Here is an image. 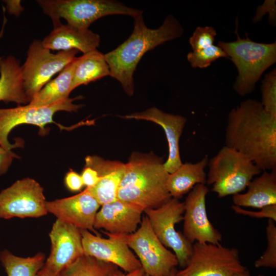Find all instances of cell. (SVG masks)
I'll list each match as a JSON object with an SVG mask.
<instances>
[{
    "mask_svg": "<svg viewBox=\"0 0 276 276\" xmlns=\"http://www.w3.org/2000/svg\"><path fill=\"white\" fill-rule=\"evenodd\" d=\"M225 144L262 171L276 169V117L266 112L261 102L243 101L228 113Z\"/></svg>",
    "mask_w": 276,
    "mask_h": 276,
    "instance_id": "1",
    "label": "cell"
},
{
    "mask_svg": "<svg viewBox=\"0 0 276 276\" xmlns=\"http://www.w3.org/2000/svg\"><path fill=\"white\" fill-rule=\"evenodd\" d=\"M133 30L129 37L113 50L104 54L110 76L118 81L124 91L133 95V74L142 57L147 52L166 41L180 37L183 29L173 15H168L157 29H150L143 15L133 18Z\"/></svg>",
    "mask_w": 276,
    "mask_h": 276,
    "instance_id": "2",
    "label": "cell"
},
{
    "mask_svg": "<svg viewBox=\"0 0 276 276\" xmlns=\"http://www.w3.org/2000/svg\"><path fill=\"white\" fill-rule=\"evenodd\" d=\"M164 159L153 153H132L126 164L117 199L136 204L144 210L156 208L172 198L167 186L169 173Z\"/></svg>",
    "mask_w": 276,
    "mask_h": 276,
    "instance_id": "3",
    "label": "cell"
},
{
    "mask_svg": "<svg viewBox=\"0 0 276 276\" xmlns=\"http://www.w3.org/2000/svg\"><path fill=\"white\" fill-rule=\"evenodd\" d=\"M237 39L232 42L219 41V46L236 65L238 76L233 85L241 96L252 93L262 74L276 61V43H259L246 35L241 38L236 30Z\"/></svg>",
    "mask_w": 276,
    "mask_h": 276,
    "instance_id": "4",
    "label": "cell"
},
{
    "mask_svg": "<svg viewBox=\"0 0 276 276\" xmlns=\"http://www.w3.org/2000/svg\"><path fill=\"white\" fill-rule=\"evenodd\" d=\"M206 182L219 198L241 193L262 171L239 151L226 146L209 159Z\"/></svg>",
    "mask_w": 276,
    "mask_h": 276,
    "instance_id": "5",
    "label": "cell"
},
{
    "mask_svg": "<svg viewBox=\"0 0 276 276\" xmlns=\"http://www.w3.org/2000/svg\"><path fill=\"white\" fill-rule=\"evenodd\" d=\"M43 12L52 20L54 27L64 18L67 24L80 29H88L97 19L110 15L135 17L143 15L141 10L111 0H38Z\"/></svg>",
    "mask_w": 276,
    "mask_h": 276,
    "instance_id": "6",
    "label": "cell"
},
{
    "mask_svg": "<svg viewBox=\"0 0 276 276\" xmlns=\"http://www.w3.org/2000/svg\"><path fill=\"white\" fill-rule=\"evenodd\" d=\"M123 238L137 257L144 272L149 276H170L178 265L175 255L159 240L145 215L137 229L123 235Z\"/></svg>",
    "mask_w": 276,
    "mask_h": 276,
    "instance_id": "7",
    "label": "cell"
},
{
    "mask_svg": "<svg viewBox=\"0 0 276 276\" xmlns=\"http://www.w3.org/2000/svg\"><path fill=\"white\" fill-rule=\"evenodd\" d=\"M238 250L221 243L193 244L192 254L187 265L175 276H235L245 270Z\"/></svg>",
    "mask_w": 276,
    "mask_h": 276,
    "instance_id": "8",
    "label": "cell"
},
{
    "mask_svg": "<svg viewBox=\"0 0 276 276\" xmlns=\"http://www.w3.org/2000/svg\"><path fill=\"white\" fill-rule=\"evenodd\" d=\"M77 50L59 51L57 53L44 47L41 40H34L21 66L26 93L30 100L56 73L61 72L76 57Z\"/></svg>",
    "mask_w": 276,
    "mask_h": 276,
    "instance_id": "9",
    "label": "cell"
},
{
    "mask_svg": "<svg viewBox=\"0 0 276 276\" xmlns=\"http://www.w3.org/2000/svg\"><path fill=\"white\" fill-rule=\"evenodd\" d=\"M184 211V202L174 198L158 208L144 211L157 238L165 247L173 250L178 265L182 268L189 262L193 250V244L175 228L182 221Z\"/></svg>",
    "mask_w": 276,
    "mask_h": 276,
    "instance_id": "10",
    "label": "cell"
},
{
    "mask_svg": "<svg viewBox=\"0 0 276 276\" xmlns=\"http://www.w3.org/2000/svg\"><path fill=\"white\" fill-rule=\"evenodd\" d=\"M80 97H68L44 106L35 107L27 104L14 108L0 109V145L9 150L19 147L20 141L11 144L8 140L9 134L14 127L21 124H31L44 131L47 124L54 122L53 118L56 112L59 111L76 112L80 109L82 105L74 103L75 100Z\"/></svg>",
    "mask_w": 276,
    "mask_h": 276,
    "instance_id": "11",
    "label": "cell"
},
{
    "mask_svg": "<svg viewBox=\"0 0 276 276\" xmlns=\"http://www.w3.org/2000/svg\"><path fill=\"white\" fill-rule=\"evenodd\" d=\"M43 188L35 179L17 180L0 192V218H38L47 215Z\"/></svg>",
    "mask_w": 276,
    "mask_h": 276,
    "instance_id": "12",
    "label": "cell"
},
{
    "mask_svg": "<svg viewBox=\"0 0 276 276\" xmlns=\"http://www.w3.org/2000/svg\"><path fill=\"white\" fill-rule=\"evenodd\" d=\"M209 192L204 184H198L186 198L183 215V233L192 244L220 243L221 233L210 222L206 212V196Z\"/></svg>",
    "mask_w": 276,
    "mask_h": 276,
    "instance_id": "13",
    "label": "cell"
},
{
    "mask_svg": "<svg viewBox=\"0 0 276 276\" xmlns=\"http://www.w3.org/2000/svg\"><path fill=\"white\" fill-rule=\"evenodd\" d=\"M80 231L84 255L112 264L126 273L142 268L137 258L124 241L123 235L103 232L108 237L103 238L86 229Z\"/></svg>",
    "mask_w": 276,
    "mask_h": 276,
    "instance_id": "14",
    "label": "cell"
},
{
    "mask_svg": "<svg viewBox=\"0 0 276 276\" xmlns=\"http://www.w3.org/2000/svg\"><path fill=\"white\" fill-rule=\"evenodd\" d=\"M50 254L43 267L56 274L84 255L82 236L79 228L57 219L49 233Z\"/></svg>",
    "mask_w": 276,
    "mask_h": 276,
    "instance_id": "15",
    "label": "cell"
},
{
    "mask_svg": "<svg viewBox=\"0 0 276 276\" xmlns=\"http://www.w3.org/2000/svg\"><path fill=\"white\" fill-rule=\"evenodd\" d=\"M100 204L87 188L71 197L46 202L48 213L79 229H86L100 236L94 227L96 215Z\"/></svg>",
    "mask_w": 276,
    "mask_h": 276,
    "instance_id": "16",
    "label": "cell"
},
{
    "mask_svg": "<svg viewBox=\"0 0 276 276\" xmlns=\"http://www.w3.org/2000/svg\"><path fill=\"white\" fill-rule=\"evenodd\" d=\"M101 206L95 216L94 228L116 235L134 233L141 222L144 211L136 204L118 199Z\"/></svg>",
    "mask_w": 276,
    "mask_h": 276,
    "instance_id": "17",
    "label": "cell"
},
{
    "mask_svg": "<svg viewBox=\"0 0 276 276\" xmlns=\"http://www.w3.org/2000/svg\"><path fill=\"white\" fill-rule=\"evenodd\" d=\"M123 118L151 121L161 126L165 132L169 149L168 158L164 163L166 170L171 173L182 164L179 140L187 122L185 117L167 113L153 107L142 112L127 114Z\"/></svg>",
    "mask_w": 276,
    "mask_h": 276,
    "instance_id": "18",
    "label": "cell"
},
{
    "mask_svg": "<svg viewBox=\"0 0 276 276\" xmlns=\"http://www.w3.org/2000/svg\"><path fill=\"white\" fill-rule=\"evenodd\" d=\"M85 164L97 172L98 182L93 187L86 188L100 205L117 200L119 187L125 172L126 164L105 159L97 155H88L85 158Z\"/></svg>",
    "mask_w": 276,
    "mask_h": 276,
    "instance_id": "19",
    "label": "cell"
},
{
    "mask_svg": "<svg viewBox=\"0 0 276 276\" xmlns=\"http://www.w3.org/2000/svg\"><path fill=\"white\" fill-rule=\"evenodd\" d=\"M41 42L50 50H77L84 54L97 50L100 45V37L89 29H80L60 23L54 27Z\"/></svg>",
    "mask_w": 276,
    "mask_h": 276,
    "instance_id": "20",
    "label": "cell"
},
{
    "mask_svg": "<svg viewBox=\"0 0 276 276\" xmlns=\"http://www.w3.org/2000/svg\"><path fill=\"white\" fill-rule=\"evenodd\" d=\"M247 188L246 192L233 195V205L261 209L276 204V169L262 171Z\"/></svg>",
    "mask_w": 276,
    "mask_h": 276,
    "instance_id": "21",
    "label": "cell"
},
{
    "mask_svg": "<svg viewBox=\"0 0 276 276\" xmlns=\"http://www.w3.org/2000/svg\"><path fill=\"white\" fill-rule=\"evenodd\" d=\"M26 93L21 66L12 55L2 58L0 64V101L12 102L18 106L30 102Z\"/></svg>",
    "mask_w": 276,
    "mask_h": 276,
    "instance_id": "22",
    "label": "cell"
},
{
    "mask_svg": "<svg viewBox=\"0 0 276 276\" xmlns=\"http://www.w3.org/2000/svg\"><path fill=\"white\" fill-rule=\"evenodd\" d=\"M209 158L205 155L198 162H186L182 164L174 172L169 173L167 186L172 198L179 199L189 193L198 184L206 182L205 169Z\"/></svg>",
    "mask_w": 276,
    "mask_h": 276,
    "instance_id": "23",
    "label": "cell"
},
{
    "mask_svg": "<svg viewBox=\"0 0 276 276\" xmlns=\"http://www.w3.org/2000/svg\"><path fill=\"white\" fill-rule=\"evenodd\" d=\"M77 61L78 57H76L56 78L48 82L28 104L35 107L44 106L68 98L72 91V78Z\"/></svg>",
    "mask_w": 276,
    "mask_h": 276,
    "instance_id": "24",
    "label": "cell"
},
{
    "mask_svg": "<svg viewBox=\"0 0 276 276\" xmlns=\"http://www.w3.org/2000/svg\"><path fill=\"white\" fill-rule=\"evenodd\" d=\"M107 76H110V71L104 54L97 49L91 51L78 57L73 73L71 90Z\"/></svg>",
    "mask_w": 276,
    "mask_h": 276,
    "instance_id": "25",
    "label": "cell"
},
{
    "mask_svg": "<svg viewBox=\"0 0 276 276\" xmlns=\"http://www.w3.org/2000/svg\"><path fill=\"white\" fill-rule=\"evenodd\" d=\"M45 261V255L42 252L24 258L15 256L7 249L0 252V262L7 276H36Z\"/></svg>",
    "mask_w": 276,
    "mask_h": 276,
    "instance_id": "26",
    "label": "cell"
},
{
    "mask_svg": "<svg viewBox=\"0 0 276 276\" xmlns=\"http://www.w3.org/2000/svg\"><path fill=\"white\" fill-rule=\"evenodd\" d=\"M118 267L94 257L83 255L64 268L59 276H112Z\"/></svg>",
    "mask_w": 276,
    "mask_h": 276,
    "instance_id": "27",
    "label": "cell"
},
{
    "mask_svg": "<svg viewBox=\"0 0 276 276\" xmlns=\"http://www.w3.org/2000/svg\"><path fill=\"white\" fill-rule=\"evenodd\" d=\"M267 245L262 256L255 262L256 268H276V225L275 221L268 219L266 227Z\"/></svg>",
    "mask_w": 276,
    "mask_h": 276,
    "instance_id": "28",
    "label": "cell"
},
{
    "mask_svg": "<svg viewBox=\"0 0 276 276\" xmlns=\"http://www.w3.org/2000/svg\"><path fill=\"white\" fill-rule=\"evenodd\" d=\"M187 57L192 67L203 68L217 59L227 58V56L219 46L213 44L199 51L190 52Z\"/></svg>",
    "mask_w": 276,
    "mask_h": 276,
    "instance_id": "29",
    "label": "cell"
},
{
    "mask_svg": "<svg viewBox=\"0 0 276 276\" xmlns=\"http://www.w3.org/2000/svg\"><path fill=\"white\" fill-rule=\"evenodd\" d=\"M262 101L265 111L276 117V71L273 69L267 74L262 82Z\"/></svg>",
    "mask_w": 276,
    "mask_h": 276,
    "instance_id": "30",
    "label": "cell"
},
{
    "mask_svg": "<svg viewBox=\"0 0 276 276\" xmlns=\"http://www.w3.org/2000/svg\"><path fill=\"white\" fill-rule=\"evenodd\" d=\"M216 35V30L212 27H197L189 39L193 51H199L213 45Z\"/></svg>",
    "mask_w": 276,
    "mask_h": 276,
    "instance_id": "31",
    "label": "cell"
},
{
    "mask_svg": "<svg viewBox=\"0 0 276 276\" xmlns=\"http://www.w3.org/2000/svg\"><path fill=\"white\" fill-rule=\"evenodd\" d=\"M231 208L238 214L257 218H267L276 221V204L265 206L257 212L247 210L235 205H233Z\"/></svg>",
    "mask_w": 276,
    "mask_h": 276,
    "instance_id": "32",
    "label": "cell"
},
{
    "mask_svg": "<svg viewBox=\"0 0 276 276\" xmlns=\"http://www.w3.org/2000/svg\"><path fill=\"white\" fill-rule=\"evenodd\" d=\"M275 1H265L262 6L258 7L253 21L256 22L260 20L262 17L267 13H269V20L271 23L275 20Z\"/></svg>",
    "mask_w": 276,
    "mask_h": 276,
    "instance_id": "33",
    "label": "cell"
},
{
    "mask_svg": "<svg viewBox=\"0 0 276 276\" xmlns=\"http://www.w3.org/2000/svg\"><path fill=\"white\" fill-rule=\"evenodd\" d=\"M64 182L66 188L72 192L79 191L84 186L81 175L73 170L66 173Z\"/></svg>",
    "mask_w": 276,
    "mask_h": 276,
    "instance_id": "34",
    "label": "cell"
},
{
    "mask_svg": "<svg viewBox=\"0 0 276 276\" xmlns=\"http://www.w3.org/2000/svg\"><path fill=\"white\" fill-rule=\"evenodd\" d=\"M18 158L11 150L5 149L0 145V176L7 172L14 158Z\"/></svg>",
    "mask_w": 276,
    "mask_h": 276,
    "instance_id": "35",
    "label": "cell"
},
{
    "mask_svg": "<svg viewBox=\"0 0 276 276\" xmlns=\"http://www.w3.org/2000/svg\"><path fill=\"white\" fill-rule=\"evenodd\" d=\"M144 271L142 268H139L132 272L124 273L118 269L114 272L112 276H143Z\"/></svg>",
    "mask_w": 276,
    "mask_h": 276,
    "instance_id": "36",
    "label": "cell"
},
{
    "mask_svg": "<svg viewBox=\"0 0 276 276\" xmlns=\"http://www.w3.org/2000/svg\"><path fill=\"white\" fill-rule=\"evenodd\" d=\"M36 276H59V275L52 273L43 266L37 273Z\"/></svg>",
    "mask_w": 276,
    "mask_h": 276,
    "instance_id": "37",
    "label": "cell"
},
{
    "mask_svg": "<svg viewBox=\"0 0 276 276\" xmlns=\"http://www.w3.org/2000/svg\"><path fill=\"white\" fill-rule=\"evenodd\" d=\"M235 276H251L249 271L246 269L242 272L238 273L235 275ZM258 276H266L263 274H259Z\"/></svg>",
    "mask_w": 276,
    "mask_h": 276,
    "instance_id": "38",
    "label": "cell"
},
{
    "mask_svg": "<svg viewBox=\"0 0 276 276\" xmlns=\"http://www.w3.org/2000/svg\"><path fill=\"white\" fill-rule=\"evenodd\" d=\"M176 270H175V268L173 270V271H172L171 273L170 274V276H175V272H176ZM143 276H149V275H148L147 274L144 273Z\"/></svg>",
    "mask_w": 276,
    "mask_h": 276,
    "instance_id": "39",
    "label": "cell"
},
{
    "mask_svg": "<svg viewBox=\"0 0 276 276\" xmlns=\"http://www.w3.org/2000/svg\"><path fill=\"white\" fill-rule=\"evenodd\" d=\"M2 58H3L0 57V64H1V61H2Z\"/></svg>",
    "mask_w": 276,
    "mask_h": 276,
    "instance_id": "40",
    "label": "cell"
}]
</instances>
